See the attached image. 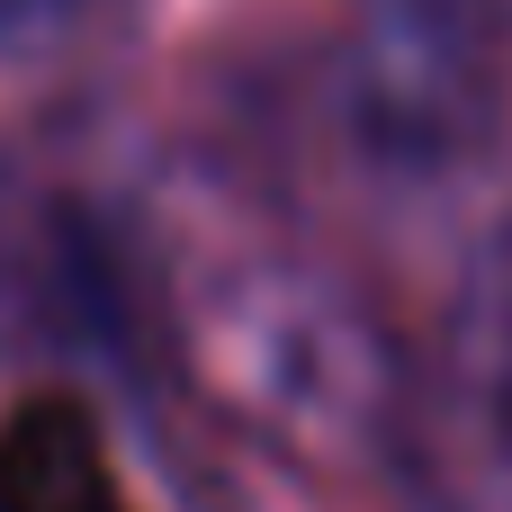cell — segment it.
Wrapping results in <instances>:
<instances>
[{
    "instance_id": "obj_1",
    "label": "cell",
    "mask_w": 512,
    "mask_h": 512,
    "mask_svg": "<svg viewBox=\"0 0 512 512\" xmlns=\"http://www.w3.org/2000/svg\"><path fill=\"white\" fill-rule=\"evenodd\" d=\"M153 360L243 450L297 477H369L414 441L423 351L315 243H171L153 261Z\"/></svg>"
},
{
    "instance_id": "obj_2",
    "label": "cell",
    "mask_w": 512,
    "mask_h": 512,
    "mask_svg": "<svg viewBox=\"0 0 512 512\" xmlns=\"http://www.w3.org/2000/svg\"><path fill=\"white\" fill-rule=\"evenodd\" d=\"M324 108L378 180L486 171L512 135V0H333Z\"/></svg>"
},
{
    "instance_id": "obj_3",
    "label": "cell",
    "mask_w": 512,
    "mask_h": 512,
    "mask_svg": "<svg viewBox=\"0 0 512 512\" xmlns=\"http://www.w3.org/2000/svg\"><path fill=\"white\" fill-rule=\"evenodd\" d=\"M0 512H144L90 387L45 378L0 405Z\"/></svg>"
},
{
    "instance_id": "obj_4",
    "label": "cell",
    "mask_w": 512,
    "mask_h": 512,
    "mask_svg": "<svg viewBox=\"0 0 512 512\" xmlns=\"http://www.w3.org/2000/svg\"><path fill=\"white\" fill-rule=\"evenodd\" d=\"M135 0H0V63L9 72H81L117 45Z\"/></svg>"
}]
</instances>
